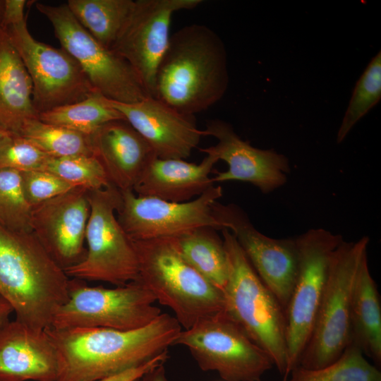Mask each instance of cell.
I'll return each instance as SVG.
<instances>
[{
	"label": "cell",
	"instance_id": "obj_1",
	"mask_svg": "<svg viewBox=\"0 0 381 381\" xmlns=\"http://www.w3.org/2000/svg\"><path fill=\"white\" fill-rule=\"evenodd\" d=\"M56 352V381H98L168 352L181 332L177 320L160 314L135 329L102 327L44 329Z\"/></svg>",
	"mask_w": 381,
	"mask_h": 381
},
{
	"label": "cell",
	"instance_id": "obj_2",
	"mask_svg": "<svg viewBox=\"0 0 381 381\" xmlns=\"http://www.w3.org/2000/svg\"><path fill=\"white\" fill-rule=\"evenodd\" d=\"M228 84L224 43L207 25L190 24L171 35L156 73L153 97L194 116L218 102Z\"/></svg>",
	"mask_w": 381,
	"mask_h": 381
},
{
	"label": "cell",
	"instance_id": "obj_3",
	"mask_svg": "<svg viewBox=\"0 0 381 381\" xmlns=\"http://www.w3.org/2000/svg\"><path fill=\"white\" fill-rule=\"evenodd\" d=\"M70 278L32 231L0 225V295L16 320L45 329L68 299Z\"/></svg>",
	"mask_w": 381,
	"mask_h": 381
},
{
	"label": "cell",
	"instance_id": "obj_4",
	"mask_svg": "<svg viewBox=\"0 0 381 381\" xmlns=\"http://www.w3.org/2000/svg\"><path fill=\"white\" fill-rule=\"evenodd\" d=\"M228 277L224 311L265 351L283 376L287 367L285 312L258 277L234 235L222 229Z\"/></svg>",
	"mask_w": 381,
	"mask_h": 381
},
{
	"label": "cell",
	"instance_id": "obj_5",
	"mask_svg": "<svg viewBox=\"0 0 381 381\" xmlns=\"http://www.w3.org/2000/svg\"><path fill=\"white\" fill-rule=\"evenodd\" d=\"M133 241L139 265L136 281L169 307L185 329L224 310L222 291L183 258L172 238Z\"/></svg>",
	"mask_w": 381,
	"mask_h": 381
},
{
	"label": "cell",
	"instance_id": "obj_6",
	"mask_svg": "<svg viewBox=\"0 0 381 381\" xmlns=\"http://www.w3.org/2000/svg\"><path fill=\"white\" fill-rule=\"evenodd\" d=\"M369 238L343 240L334 251L323 294L298 365L315 369L337 360L351 341L350 312L353 286L368 258Z\"/></svg>",
	"mask_w": 381,
	"mask_h": 381
},
{
	"label": "cell",
	"instance_id": "obj_7",
	"mask_svg": "<svg viewBox=\"0 0 381 381\" xmlns=\"http://www.w3.org/2000/svg\"><path fill=\"white\" fill-rule=\"evenodd\" d=\"M121 199L120 190L112 184L88 190L87 248L80 262L64 270L69 278L101 281L117 286L138 279V258L133 241L116 214Z\"/></svg>",
	"mask_w": 381,
	"mask_h": 381
},
{
	"label": "cell",
	"instance_id": "obj_8",
	"mask_svg": "<svg viewBox=\"0 0 381 381\" xmlns=\"http://www.w3.org/2000/svg\"><path fill=\"white\" fill-rule=\"evenodd\" d=\"M70 278L68 299L54 316L55 329L102 327L131 330L162 314L154 295L137 281L115 288L89 286Z\"/></svg>",
	"mask_w": 381,
	"mask_h": 381
},
{
	"label": "cell",
	"instance_id": "obj_9",
	"mask_svg": "<svg viewBox=\"0 0 381 381\" xmlns=\"http://www.w3.org/2000/svg\"><path fill=\"white\" fill-rule=\"evenodd\" d=\"M35 6L51 23L61 48L76 61L96 91L123 103L150 96L130 64L98 42L78 22L66 4L52 6L37 2Z\"/></svg>",
	"mask_w": 381,
	"mask_h": 381
},
{
	"label": "cell",
	"instance_id": "obj_10",
	"mask_svg": "<svg viewBox=\"0 0 381 381\" xmlns=\"http://www.w3.org/2000/svg\"><path fill=\"white\" fill-rule=\"evenodd\" d=\"M297 274L285 311L287 367L283 381L298 365L310 337L323 294L332 255L344 240L325 229H310L295 238Z\"/></svg>",
	"mask_w": 381,
	"mask_h": 381
},
{
	"label": "cell",
	"instance_id": "obj_11",
	"mask_svg": "<svg viewBox=\"0 0 381 381\" xmlns=\"http://www.w3.org/2000/svg\"><path fill=\"white\" fill-rule=\"evenodd\" d=\"M174 344L186 346L201 370L214 371L224 381H261L274 365L224 310L181 330Z\"/></svg>",
	"mask_w": 381,
	"mask_h": 381
},
{
	"label": "cell",
	"instance_id": "obj_12",
	"mask_svg": "<svg viewBox=\"0 0 381 381\" xmlns=\"http://www.w3.org/2000/svg\"><path fill=\"white\" fill-rule=\"evenodd\" d=\"M32 83V104L39 115L71 104L96 92L76 61L62 48L35 40L26 20L4 29Z\"/></svg>",
	"mask_w": 381,
	"mask_h": 381
},
{
	"label": "cell",
	"instance_id": "obj_13",
	"mask_svg": "<svg viewBox=\"0 0 381 381\" xmlns=\"http://www.w3.org/2000/svg\"><path fill=\"white\" fill-rule=\"evenodd\" d=\"M121 191L118 222L133 240L179 236L201 227L220 230L212 205L222 196L220 186H213L185 202L139 196L133 190Z\"/></svg>",
	"mask_w": 381,
	"mask_h": 381
},
{
	"label": "cell",
	"instance_id": "obj_14",
	"mask_svg": "<svg viewBox=\"0 0 381 381\" xmlns=\"http://www.w3.org/2000/svg\"><path fill=\"white\" fill-rule=\"evenodd\" d=\"M202 0H136L111 50L134 70L147 94L153 97L159 64L168 49L175 12L193 9Z\"/></svg>",
	"mask_w": 381,
	"mask_h": 381
},
{
	"label": "cell",
	"instance_id": "obj_15",
	"mask_svg": "<svg viewBox=\"0 0 381 381\" xmlns=\"http://www.w3.org/2000/svg\"><path fill=\"white\" fill-rule=\"evenodd\" d=\"M212 211L221 230L226 229L234 235L258 277L285 312L297 274L295 238H273L262 234L235 204L224 205L217 200Z\"/></svg>",
	"mask_w": 381,
	"mask_h": 381
},
{
	"label": "cell",
	"instance_id": "obj_16",
	"mask_svg": "<svg viewBox=\"0 0 381 381\" xmlns=\"http://www.w3.org/2000/svg\"><path fill=\"white\" fill-rule=\"evenodd\" d=\"M203 136L217 140L215 145L200 150L222 160L228 165L224 171H216L214 183L231 181L250 183L262 193H270L283 186L290 172L288 158L274 150H262L242 140L232 126L221 119L207 121Z\"/></svg>",
	"mask_w": 381,
	"mask_h": 381
},
{
	"label": "cell",
	"instance_id": "obj_17",
	"mask_svg": "<svg viewBox=\"0 0 381 381\" xmlns=\"http://www.w3.org/2000/svg\"><path fill=\"white\" fill-rule=\"evenodd\" d=\"M90 212L88 190L76 187L32 207L30 229L64 270L85 256V231Z\"/></svg>",
	"mask_w": 381,
	"mask_h": 381
},
{
	"label": "cell",
	"instance_id": "obj_18",
	"mask_svg": "<svg viewBox=\"0 0 381 381\" xmlns=\"http://www.w3.org/2000/svg\"><path fill=\"white\" fill-rule=\"evenodd\" d=\"M109 102L148 143L158 158L185 159L203 136L194 116L181 113L155 97L149 96L133 103L110 99Z\"/></svg>",
	"mask_w": 381,
	"mask_h": 381
},
{
	"label": "cell",
	"instance_id": "obj_19",
	"mask_svg": "<svg viewBox=\"0 0 381 381\" xmlns=\"http://www.w3.org/2000/svg\"><path fill=\"white\" fill-rule=\"evenodd\" d=\"M58 360L44 329L15 320L0 327V381H56Z\"/></svg>",
	"mask_w": 381,
	"mask_h": 381
},
{
	"label": "cell",
	"instance_id": "obj_20",
	"mask_svg": "<svg viewBox=\"0 0 381 381\" xmlns=\"http://www.w3.org/2000/svg\"><path fill=\"white\" fill-rule=\"evenodd\" d=\"M94 155L109 182L119 190H133L140 175L157 157L148 143L126 121L114 120L91 135Z\"/></svg>",
	"mask_w": 381,
	"mask_h": 381
},
{
	"label": "cell",
	"instance_id": "obj_21",
	"mask_svg": "<svg viewBox=\"0 0 381 381\" xmlns=\"http://www.w3.org/2000/svg\"><path fill=\"white\" fill-rule=\"evenodd\" d=\"M218 160L207 155L199 164L183 159L155 157L133 188L139 196L185 202L214 186L210 174Z\"/></svg>",
	"mask_w": 381,
	"mask_h": 381
},
{
	"label": "cell",
	"instance_id": "obj_22",
	"mask_svg": "<svg viewBox=\"0 0 381 381\" xmlns=\"http://www.w3.org/2000/svg\"><path fill=\"white\" fill-rule=\"evenodd\" d=\"M38 118L32 104L31 78L4 30L0 29V126L18 133L26 121Z\"/></svg>",
	"mask_w": 381,
	"mask_h": 381
},
{
	"label": "cell",
	"instance_id": "obj_23",
	"mask_svg": "<svg viewBox=\"0 0 381 381\" xmlns=\"http://www.w3.org/2000/svg\"><path fill=\"white\" fill-rule=\"evenodd\" d=\"M351 341L364 356L381 365V306L377 285L366 258L359 270L351 297Z\"/></svg>",
	"mask_w": 381,
	"mask_h": 381
},
{
	"label": "cell",
	"instance_id": "obj_24",
	"mask_svg": "<svg viewBox=\"0 0 381 381\" xmlns=\"http://www.w3.org/2000/svg\"><path fill=\"white\" fill-rule=\"evenodd\" d=\"M171 238L183 258L222 292L228 262L222 237L217 230L201 227Z\"/></svg>",
	"mask_w": 381,
	"mask_h": 381
},
{
	"label": "cell",
	"instance_id": "obj_25",
	"mask_svg": "<svg viewBox=\"0 0 381 381\" xmlns=\"http://www.w3.org/2000/svg\"><path fill=\"white\" fill-rule=\"evenodd\" d=\"M78 22L102 45L111 49L131 13L133 0H68Z\"/></svg>",
	"mask_w": 381,
	"mask_h": 381
},
{
	"label": "cell",
	"instance_id": "obj_26",
	"mask_svg": "<svg viewBox=\"0 0 381 381\" xmlns=\"http://www.w3.org/2000/svg\"><path fill=\"white\" fill-rule=\"evenodd\" d=\"M38 119L88 135L109 121L125 120L109 99L97 91L78 102L41 113Z\"/></svg>",
	"mask_w": 381,
	"mask_h": 381
},
{
	"label": "cell",
	"instance_id": "obj_27",
	"mask_svg": "<svg viewBox=\"0 0 381 381\" xmlns=\"http://www.w3.org/2000/svg\"><path fill=\"white\" fill-rule=\"evenodd\" d=\"M18 134L52 157L94 155L90 135L38 118L26 121Z\"/></svg>",
	"mask_w": 381,
	"mask_h": 381
},
{
	"label": "cell",
	"instance_id": "obj_28",
	"mask_svg": "<svg viewBox=\"0 0 381 381\" xmlns=\"http://www.w3.org/2000/svg\"><path fill=\"white\" fill-rule=\"evenodd\" d=\"M286 381H381L378 368L368 361L351 342L334 362L315 369L298 365Z\"/></svg>",
	"mask_w": 381,
	"mask_h": 381
},
{
	"label": "cell",
	"instance_id": "obj_29",
	"mask_svg": "<svg viewBox=\"0 0 381 381\" xmlns=\"http://www.w3.org/2000/svg\"><path fill=\"white\" fill-rule=\"evenodd\" d=\"M381 99V52L371 59L356 83L349 105L337 132V143H341L353 126Z\"/></svg>",
	"mask_w": 381,
	"mask_h": 381
},
{
	"label": "cell",
	"instance_id": "obj_30",
	"mask_svg": "<svg viewBox=\"0 0 381 381\" xmlns=\"http://www.w3.org/2000/svg\"><path fill=\"white\" fill-rule=\"evenodd\" d=\"M42 170L88 190L101 189L111 184L102 164L93 155L50 157Z\"/></svg>",
	"mask_w": 381,
	"mask_h": 381
},
{
	"label": "cell",
	"instance_id": "obj_31",
	"mask_svg": "<svg viewBox=\"0 0 381 381\" xmlns=\"http://www.w3.org/2000/svg\"><path fill=\"white\" fill-rule=\"evenodd\" d=\"M32 207L22 187L20 171L0 169V225L18 231H31Z\"/></svg>",
	"mask_w": 381,
	"mask_h": 381
},
{
	"label": "cell",
	"instance_id": "obj_32",
	"mask_svg": "<svg viewBox=\"0 0 381 381\" xmlns=\"http://www.w3.org/2000/svg\"><path fill=\"white\" fill-rule=\"evenodd\" d=\"M49 157L18 133L10 132L0 143V169L42 170Z\"/></svg>",
	"mask_w": 381,
	"mask_h": 381
},
{
	"label": "cell",
	"instance_id": "obj_33",
	"mask_svg": "<svg viewBox=\"0 0 381 381\" xmlns=\"http://www.w3.org/2000/svg\"><path fill=\"white\" fill-rule=\"evenodd\" d=\"M20 174L25 197L31 207L77 187L44 170L20 171Z\"/></svg>",
	"mask_w": 381,
	"mask_h": 381
},
{
	"label": "cell",
	"instance_id": "obj_34",
	"mask_svg": "<svg viewBox=\"0 0 381 381\" xmlns=\"http://www.w3.org/2000/svg\"><path fill=\"white\" fill-rule=\"evenodd\" d=\"M167 358L168 352H166L155 357L141 365L98 381H136L146 374L152 372L160 365H164Z\"/></svg>",
	"mask_w": 381,
	"mask_h": 381
},
{
	"label": "cell",
	"instance_id": "obj_35",
	"mask_svg": "<svg viewBox=\"0 0 381 381\" xmlns=\"http://www.w3.org/2000/svg\"><path fill=\"white\" fill-rule=\"evenodd\" d=\"M26 2L25 0H5L1 30L25 20L24 10Z\"/></svg>",
	"mask_w": 381,
	"mask_h": 381
},
{
	"label": "cell",
	"instance_id": "obj_36",
	"mask_svg": "<svg viewBox=\"0 0 381 381\" xmlns=\"http://www.w3.org/2000/svg\"><path fill=\"white\" fill-rule=\"evenodd\" d=\"M13 312L11 306L0 295V327L8 321Z\"/></svg>",
	"mask_w": 381,
	"mask_h": 381
},
{
	"label": "cell",
	"instance_id": "obj_37",
	"mask_svg": "<svg viewBox=\"0 0 381 381\" xmlns=\"http://www.w3.org/2000/svg\"><path fill=\"white\" fill-rule=\"evenodd\" d=\"M150 381H168L164 365H160L149 374Z\"/></svg>",
	"mask_w": 381,
	"mask_h": 381
},
{
	"label": "cell",
	"instance_id": "obj_38",
	"mask_svg": "<svg viewBox=\"0 0 381 381\" xmlns=\"http://www.w3.org/2000/svg\"><path fill=\"white\" fill-rule=\"evenodd\" d=\"M5 9V0H0V29L1 28Z\"/></svg>",
	"mask_w": 381,
	"mask_h": 381
},
{
	"label": "cell",
	"instance_id": "obj_39",
	"mask_svg": "<svg viewBox=\"0 0 381 381\" xmlns=\"http://www.w3.org/2000/svg\"><path fill=\"white\" fill-rule=\"evenodd\" d=\"M10 133V131H7L4 128L0 126V143L1 140Z\"/></svg>",
	"mask_w": 381,
	"mask_h": 381
},
{
	"label": "cell",
	"instance_id": "obj_40",
	"mask_svg": "<svg viewBox=\"0 0 381 381\" xmlns=\"http://www.w3.org/2000/svg\"><path fill=\"white\" fill-rule=\"evenodd\" d=\"M150 373L146 374L145 375H144L143 377H142L141 378L138 379L136 381H150L149 380V374Z\"/></svg>",
	"mask_w": 381,
	"mask_h": 381
}]
</instances>
